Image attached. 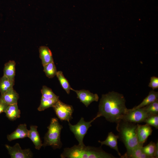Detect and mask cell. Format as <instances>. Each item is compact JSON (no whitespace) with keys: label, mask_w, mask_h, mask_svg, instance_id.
I'll list each match as a JSON object with an SVG mask.
<instances>
[{"label":"cell","mask_w":158,"mask_h":158,"mask_svg":"<svg viewBox=\"0 0 158 158\" xmlns=\"http://www.w3.org/2000/svg\"><path fill=\"white\" fill-rule=\"evenodd\" d=\"M144 122L150 126L158 128V114L151 115L147 117Z\"/></svg>","instance_id":"obj_27"},{"label":"cell","mask_w":158,"mask_h":158,"mask_svg":"<svg viewBox=\"0 0 158 158\" xmlns=\"http://www.w3.org/2000/svg\"><path fill=\"white\" fill-rule=\"evenodd\" d=\"M158 99V92L154 90H151L148 95L138 105L132 108L136 109L146 106Z\"/></svg>","instance_id":"obj_19"},{"label":"cell","mask_w":158,"mask_h":158,"mask_svg":"<svg viewBox=\"0 0 158 158\" xmlns=\"http://www.w3.org/2000/svg\"><path fill=\"white\" fill-rule=\"evenodd\" d=\"M37 126L35 125L30 126L28 137L33 143L35 148L37 150H40L43 144L37 130Z\"/></svg>","instance_id":"obj_13"},{"label":"cell","mask_w":158,"mask_h":158,"mask_svg":"<svg viewBox=\"0 0 158 158\" xmlns=\"http://www.w3.org/2000/svg\"><path fill=\"white\" fill-rule=\"evenodd\" d=\"M118 135H114L112 132L108 133L106 139L104 141H98L101 146L105 145L115 150L117 152L118 155L121 156V155L119 151L118 146Z\"/></svg>","instance_id":"obj_14"},{"label":"cell","mask_w":158,"mask_h":158,"mask_svg":"<svg viewBox=\"0 0 158 158\" xmlns=\"http://www.w3.org/2000/svg\"><path fill=\"white\" fill-rule=\"evenodd\" d=\"M16 62L13 60H10L5 63L3 71L4 75L11 80L14 81L16 73Z\"/></svg>","instance_id":"obj_18"},{"label":"cell","mask_w":158,"mask_h":158,"mask_svg":"<svg viewBox=\"0 0 158 158\" xmlns=\"http://www.w3.org/2000/svg\"><path fill=\"white\" fill-rule=\"evenodd\" d=\"M156 146V143L151 141L147 145L144 147L143 146L142 150L150 158H154V155Z\"/></svg>","instance_id":"obj_25"},{"label":"cell","mask_w":158,"mask_h":158,"mask_svg":"<svg viewBox=\"0 0 158 158\" xmlns=\"http://www.w3.org/2000/svg\"><path fill=\"white\" fill-rule=\"evenodd\" d=\"M44 71L49 78H52L56 75L57 72L54 62L47 63L44 66Z\"/></svg>","instance_id":"obj_22"},{"label":"cell","mask_w":158,"mask_h":158,"mask_svg":"<svg viewBox=\"0 0 158 158\" xmlns=\"http://www.w3.org/2000/svg\"><path fill=\"white\" fill-rule=\"evenodd\" d=\"M56 76L63 88L66 91L67 94H69L72 88L68 80L64 76L63 72L61 71H57Z\"/></svg>","instance_id":"obj_21"},{"label":"cell","mask_w":158,"mask_h":158,"mask_svg":"<svg viewBox=\"0 0 158 158\" xmlns=\"http://www.w3.org/2000/svg\"><path fill=\"white\" fill-rule=\"evenodd\" d=\"M61 158H115L111 154L104 151L100 147L75 145L64 148L60 155Z\"/></svg>","instance_id":"obj_2"},{"label":"cell","mask_w":158,"mask_h":158,"mask_svg":"<svg viewBox=\"0 0 158 158\" xmlns=\"http://www.w3.org/2000/svg\"><path fill=\"white\" fill-rule=\"evenodd\" d=\"M10 120L14 121L20 117V111L17 104L8 105L4 112Z\"/></svg>","instance_id":"obj_17"},{"label":"cell","mask_w":158,"mask_h":158,"mask_svg":"<svg viewBox=\"0 0 158 158\" xmlns=\"http://www.w3.org/2000/svg\"><path fill=\"white\" fill-rule=\"evenodd\" d=\"M137 123L121 120L117 123L118 139L124 144L128 152L139 144L137 133Z\"/></svg>","instance_id":"obj_3"},{"label":"cell","mask_w":158,"mask_h":158,"mask_svg":"<svg viewBox=\"0 0 158 158\" xmlns=\"http://www.w3.org/2000/svg\"><path fill=\"white\" fill-rule=\"evenodd\" d=\"M71 90L75 92L77 95V98L85 105L87 107L92 102H97L99 97L97 94H93L89 90H76L71 88Z\"/></svg>","instance_id":"obj_9"},{"label":"cell","mask_w":158,"mask_h":158,"mask_svg":"<svg viewBox=\"0 0 158 158\" xmlns=\"http://www.w3.org/2000/svg\"><path fill=\"white\" fill-rule=\"evenodd\" d=\"M42 97L47 99H59V97L56 95L51 89L46 86H43L41 90Z\"/></svg>","instance_id":"obj_24"},{"label":"cell","mask_w":158,"mask_h":158,"mask_svg":"<svg viewBox=\"0 0 158 158\" xmlns=\"http://www.w3.org/2000/svg\"><path fill=\"white\" fill-rule=\"evenodd\" d=\"M98 117L97 115L91 121L88 122L85 121L84 118L81 117L78 122L74 125H72L70 122H68L70 129L78 141V145H85L83 142L84 138L89 128L92 126L91 123Z\"/></svg>","instance_id":"obj_5"},{"label":"cell","mask_w":158,"mask_h":158,"mask_svg":"<svg viewBox=\"0 0 158 158\" xmlns=\"http://www.w3.org/2000/svg\"><path fill=\"white\" fill-rule=\"evenodd\" d=\"M150 115L143 107L136 109H128L122 120L130 122L138 123L144 122Z\"/></svg>","instance_id":"obj_7"},{"label":"cell","mask_w":158,"mask_h":158,"mask_svg":"<svg viewBox=\"0 0 158 158\" xmlns=\"http://www.w3.org/2000/svg\"><path fill=\"white\" fill-rule=\"evenodd\" d=\"M143 107L150 115L158 114V99Z\"/></svg>","instance_id":"obj_26"},{"label":"cell","mask_w":158,"mask_h":158,"mask_svg":"<svg viewBox=\"0 0 158 158\" xmlns=\"http://www.w3.org/2000/svg\"><path fill=\"white\" fill-rule=\"evenodd\" d=\"M19 98L18 93L13 88L1 94L0 97V99L7 105L17 104Z\"/></svg>","instance_id":"obj_12"},{"label":"cell","mask_w":158,"mask_h":158,"mask_svg":"<svg viewBox=\"0 0 158 158\" xmlns=\"http://www.w3.org/2000/svg\"><path fill=\"white\" fill-rule=\"evenodd\" d=\"M148 86L153 90L158 88V78L154 76L151 77Z\"/></svg>","instance_id":"obj_28"},{"label":"cell","mask_w":158,"mask_h":158,"mask_svg":"<svg viewBox=\"0 0 158 158\" xmlns=\"http://www.w3.org/2000/svg\"><path fill=\"white\" fill-rule=\"evenodd\" d=\"M40 57L42 61V65L54 61L52 53L47 46H42L39 49Z\"/></svg>","instance_id":"obj_15"},{"label":"cell","mask_w":158,"mask_h":158,"mask_svg":"<svg viewBox=\"0 0 158 158\" xmlns=\"http://www.w3.org/2000/svg\"><path fill=\"white\" fill-rule=\"evenodd\" d=\"M8 105L0 99V114L2 112H4Z\"/></svg>","instance_id":"obj_29"},{"label":"cell","mask_w":158,"mask_h":158,"mask_svg":"<svg viewBox=\"0 0 158 158\" xmlns=\"http://www.w3.org/2000/svg\"><path fill=\"white\" fill-rule=\"evenodd\" d=\"M29 131L26 124H20L14 131L7 135V139L8 141H11L17 139L28 137Z\"/></svg>","instance_id":"obj_11"},{"label":"cell","mask_w":158,"mask_h":158,"mask_svg":"<svg viewBox=\"0 0 158 158\" xmlns=\"http://www.w3.org/2000/svg\"><path fill=\"white\" fill-rule=\"evenodd\" d=\"M156 148L155 151L154 157V158H158V142L156 143Z\"/></svg>","instance_id":"obj_30"},{"label":"cell","mask_w":158,"mask_h":158,"mask_svg":"<svg viewBox=\"0 0 158 158\" xmlns=\"http://www.w3.org/2000/svg\"><path fill=\"white\" fill-rule=\"evenodd\" d=\"M5 146L11 158H31L33 157L32 153L30 149H22L18 143L13 146L7 145H6Z\"/></svg>","instance_id":"obj_8"},{"label":"cell","mask_w":158,"mask_h":158,"mask_svg":"<svg viewBox=\"0 0 158 158\" xmlns=\"http://www.w3.org/2000/svg\"><path fill=\"white\" fill-rule=\"evenodd\" d=\"M143 144H139L136 148L128 152H126L123 155L121 156V158H150L145 153L142 148Z\"/></svg>","instance_id":"obj_16"},{"label":"cell","mask_w":158,"mask_h":158,"mask_svg":"<svg viewBox=\"0 0 158 158\" xmlns=\"http://www.w3.org/2000/svg\"><path fill=\"white\" fill-rule=\"evenodd\" d=\"M126 101L123 95L114 91L103 94L97 115L99 117L103 116L108 121L117 123L122 119L128 109Z\"/></svg>","instance_id":"obj_1"},{"label":"cell","mask_w":158,"mask_h":158,"mask_svg":"<svg viewBox=\"0 0 158 158\" xmlns=\"http://www.w3.org/2000/svg\"><path fill=\"white\" fill-rule=\"evenodd\" d=\"M14 81H12L4 75L0 79V93L3 94L13 88Z\"/></svg>","instance_id":"obj_20"},{"label":"cell","mask_w":158,"mask_h":158,"mask_svg":"<svg viewBox=\"0 0 158 158\" xmlns=\"http://www.w3.org/2000/svg\"><path fill=\"white\" fill-rule=\"evenodd\" d=\"M63 128L57 118H51L50 124L47 127V132L44 137L42 146H51L54 149L61 148L62 145L61 140V133Z\"/></svg>","instance_id":"obj_4"},{"label":"cell","mask_w":158,"mask_h":158,"mask_svg":"<svg viewBox=\"0 0 158 158\" xmlns=\"http://www.w3.org/2000/svg\"><path fill=\"white\" fill-rule=\"evenodd\" d=\"M152 132L151 127L148 125L146 123L141 125L137 123V133L139 143L143 144Z\"/></svg>","instance_id":"obj_10"},{"label":"cell","mask_w":158,"mask_h":158,"mask_svg":"<svg viewBox=\"0 0 158 158\" xmlns=\"http://www.w3.org/2000/svg\"><path fill=\"white\" fill-rule=\"evenodd\" d=\"M58 118L61 121L68 122L73 118V109L71 105L64 103L58 100L52 107Z\"/></svg>","instance_id":"obj_6"},{"label":"cell","mask_w":158,"mask_h":158,"mask_svg":"<svg viewBox=\"0 0 158 158\" xmlns=\"http://www.w3.org/2000/svg\"><path fill=\"white\" fill-rule=\"evenodd\" d=\"M59 99H47L42 97L40 106L37 108L39 111H44L48 108L52 107Z\"/></svg>","instance_id":"obj_23"}]
</instances>
